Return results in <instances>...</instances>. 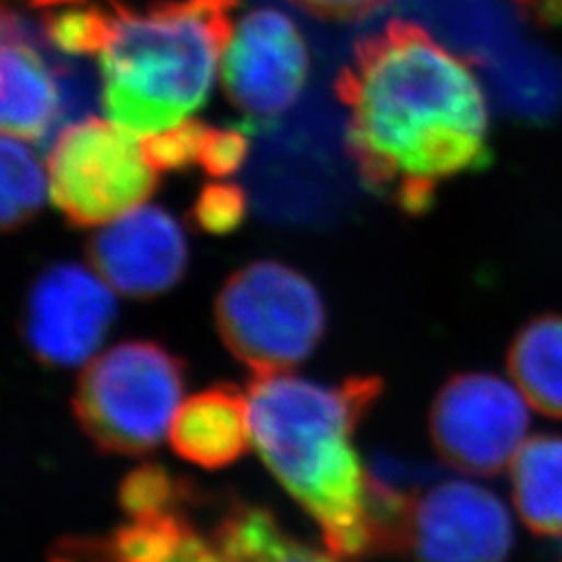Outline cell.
<instances>
[{"mask_svg": "<svg viewBox=\"0 0 562 562\" xmlns=\"http://www.w3.org/2000/svg\"><path fill=\"white\" fill-rule=\"evenodd\" d=\"M382 387L380 378L325 387L288 373L255 378L248 385L257 452L322 527L336 559L371 552L367 469L352 448V434Z\"/></svg>", "mask_w": 562, "mask_h": 562, "instance_id": "cell-2", "label": "cell"}, {"mask_svg": "<svg viewBox=\"0 0 562 562\" xmlns=\"http://www.w3.org/2000/svg\"><path fill=\"white\" fill-rule=\"evenodd\" d=\"M206 132L209 127L201 121L186 120L159 134L146 136L142 140L144 159L159 173L199 162Z\"/></svg>", "mask_w": 562, "mask_h": 562, "instance_id": "cell-20", "label": "cell"}, {"mask_svg": "<svg viewBox=\"0 0 562 562\" xmlns=\"http://www.w3.org/2000/svg\"><path fill=\"white\" fill-rule=\"evenodd\" d=\"M513 503L529 531L562 540V436H533L510 464Z\"/></svg>", "mask_w": 562, "mask_h": 562, "instance_id": "cell-14", "label": "cell"}, {"mask_svg": "<svg viewBox=\"0 0 562 562\" xmlns=\"http://www.w3.org/2000/svg\"><path fill=\"white\" fill-rule=\"evenodd\" d=\"M113 288L80 265H55L34 281L23 308L21 334L38 361L78 367L99 350L117 304Z\"/></svg>", "mask_w": 562, "mask_h": 562, "instance_id": "cell-9", "label": "cell"}, {"mask_svg": "<svg viewBox=\"0 0 562 562\" xmlns=\"http://www.w3.org/2000/svg\"><path fill=\"white\" fill-rule=\"evenodd\" d=\"M86 257L117 294L155 299L181 280L188 244L169 213L138 206L99 229L86 246Z\"/></svg>", "mask_w": 562, "mask_h": 562, "instance_id": "cell-10", "label": "cell"}, {"mask_svg": "<svg viewBox=\"0 0 562 562\" xmlns=\"http://www.w3.org/2000/svg\"><path fill=\"white\" fill-rule=\"evenodd\" d=\"M508 373L531 408L562 419V313L525 323L508 348Z\"/></svg>", "mask_w": 562, "mask_h": 562, "instance_id": "cell-15", "label": "cell"}, {"mask_svg": "<svg viewBox=\"0 0 562 562\" xmlns=\"http://www.w3.org/2000/svg\"><path fill=\"white\" fill-rule=\"evenodd\" d=\"M69 2H80V0H32L34 7L38 9H53V7H59V4H69Z\"/></svg>", "mask_w": 562, "mask_h": 562, "instance_id": "cell-25", "label": "cell"}, {"mask_svg": "<svg viewBox=\"0 0 562 562\" xmlns=\"http://www.w3.org/2000/svg\"><path fill=\"white\" fill-rule=\"evenodd\" d=\"M190 490L173 480L159 464H142L132 471L120 487L121 508L134 517L181 510Z\"/></svg>", "mask_w": 562, "mask_h": 562, "instance_id": "cell-19", "label": "cell"}, {"mask_svg": "<svg viewBox=\"0 0 562 562\" xmlns=\"http://www.w3.org/2000/svg\"><path fill=\"white\" fill-rule=\"evenodd\" d=\"M0 222L4 229H18L41 209L46 194V173L41 159L32 153L25 140L7 134L0 144Z\"/></svg>", "mask_w": 562, "mask_h": 562, "instance_id": "cell-17", "label": "cell"}, {"mask_svg": "<svg viewBox=\"0 0 562 562\" xmlns=\"http://www.w3.org/2000/svg\"><path fill=\"white\" fill-rule=\"evenodd\" d=\"M529 402L521 390L492 373H461L438 392L431 415V440L452 469L492 477L510 469L529 431Z\"/></svg>", "mask_w": 562, "mask_h": 562, "instance_id": "cell-7", "label": "cell"}, {"mask_svg": "<svg viewBox=\"0 0 562 562\" xmlns=\"http://www.w3.org/2000/svg\"><path fill=\"white\" fill-rule=\"evenodd\" d=\"M246 215V194L236 183H209L192 206L194 223L209 234L234 232Z\"/></svg>", "mask_w": 562, "mask_h": 562, "instance_id": "cell-21", "label": "cell"}, {"mask_svg": "<svg viewBox=\"0 0 562 562\" xmlns=\"http://www.w3.org/2000/svg\"><path fill=\"white\" fill-rule=\"evenodd\" d=\"M0 32L2 134L25 142L44 140L65 113L59 74L11 7L2 9Z\"/></svg>", "mask_w": 562, "mask_h": 562, "instance_id": "cell-12", "label": "cell"}, {"mask_svg": "<svg viewBox=\"0 0 562 562\" xmlns=\"http://www.w3.org/2000/svg\"><path fill=\"white\" fill-rule=\"evenodd\" d=\"M209 538L222 562H336L281 531L269 510L248 504H234Z\"/></svg>", "mask_w": 562, "mask_h": 562, "instance_id": "cell-16", "label": "cell"}, {"mask_svg": "<svg viewBox=\"0 0 562 562\" xmlns=\"http://www.w3.org/2000/svg\"><path fill=\"white\" fill-rule=\"evenodd\" d=\"M244 130H211L202 144L201 162L204 171L213 178H229L234 176L246 161L248 155V140L241 134Z\"/></svg>", "mask_w": 562, "mask_h": 562, "instance_id": "cell-22", "label": "cell"}, {"mask_svg": "<svg viewBox=\"0 0 562 562\" xmlns=\"http://www.w3.org/2000/svg\"><path fill=\"white\" fill-rule=\"evenodd\" d=\"M109 7L113 34L99 55L106 117L138 138L190 120L211 94L238 0Z\"/></svg>", "mask_w": 562, "mask_h": 562, "instance_id": "cell-3", "label": "cell"}, {"mask_svg": "<svg viewBox=\"0 0 562 562\" xmlns=\"http://www.w3.org/2000/svg\"><path fill=\"white\" fill-rule=\"evenodd\" d=\"M525 15H531V20L543 27L562 25V0H531Z\"/></svg>", "mask_w": 562, "mask_h": 562, "instance_id": "cell-24", "label": "cell"}, {"mask_svg": "<svg viewBox=\"0 0 562 562\" xmlns=\"http://www.w3.org/2000/svg\"><path fill=\"white\" fill-rule=\"evenodd\" d=\"M183 396V362L155 341H123L81 371L74 413L106 454L140 457L167 436Z\"/></svg>", "mask_w": 562, "mask_h": 562, "instance_id": "cell-4", "label": "cell"}, {"mask_svg": "<svg viewBox=\"0 0 562 562\" xmlns=\"http://www.w3.org/2000/svg\"><path fill=\"white\" fill-rule=\"evenodd\" d=\"M304 11L331 21H359L373 15L392 0H292Z\"/></svg>", "mask_w": 562, "mask_h": 562, "instance_id": "cell-23", "label": "cell"}, {"mask_svg": "<svg viewBox=\"0 0 562 562\" xmlns=\"http://www.w3.org/2000/svg\"><path fill=\"white\" fill-rule=\"evenodd\" d=\"M215 319L227 350L255 378H267L308 359L322 340L325 308L302 273L278 261H257L223 283Z\"/></svg>", "mask_w": 562, "mask_h": 562, "instance_id": "cell-5", "label": "cell"}, {"mask_svg": "<svg viewBox=\"0 0 562 562\" xmlns=\"http://www.w3.org/2000/svg\"><path fill=\"white\" fill-rule=\"evenodd\" d=\"M42 23L48 44L71 57H99L113 34V13L109 4L48 13Z\"/></svg>", "mask_w": 562, "mask_h": 562, "instance_id": "cell-18", "label": "cell"}, {"mask_svg": "<svg viewBox=\"0 0 562 562\" xmlns=\"http://www.w3.org/2000/svg\"><path fill=\"white\" fill-rule=\"evenodd\" d=\"M113 121L86 117L65 125L48 153V192L74 225H106L138 209L157 188L159 171L142 144Z\"/></svg>", "mask_w": 562, "mask_h": 562, "instance_id": "cell-6", "label": "cell"}, {"mask_svg": "<svg viewBox=\"0 0 562 562\" xmlns=\"http://www.w3.org/2000/svg\"><path fill=\"white\" fill-rule=\"evenodd\" d=\"M510 548L513 521L506 506L477 483L443 482L417 503V562H504Z\"/></svg>", "mask_w": 562, "mask_h": 562, "instance_id": "cell-11", "label": "cell"}, {"mask_svg": "<svg viewBox=\"0 0 562 562\" xmlns=\"http://www.w3.org/2000/svg\"><path fill=\"white\" fill-rule=\"evenodd\" d=\"M169 442L181 459L204 469L238 461L252 443L248 394L215 385L183 401L169 427Z\"/></svg>", "mask_w": 562, "mask_h": 562, "instance_id": "cell-13", "label": "cell"}, {"mask_svg": "<svg viewBox=\"0 0 562 562\" xmlns=\"http://www.w3.org/2000/svg\"><path fill=\"white\" fill-rule=\"evenodd\" d=\"M308 80V48L296 23L278 9H252L234 27L222 59V83L240 111L244 132L281 117Z\"/></svg>", "mask_w": 562, "mask_h": 562, "instance_id": "cell-8", "label": "cell"}, {"mask_svg": "<svg viewBox=\"0 0 562 562\" xmlns=\"http://www.w3.org/2000/svg\"><path fill=\"white\" fill-rule=\"evenodd\" d=\"M336 94L362 183L404 213L422 215L440 181L492 162L482 83L417 23L390 21L362 38Z\"/></svg>", "mask_w": 562, "mask_h": 562, "instance_id": "cell-1", "label": "cell"}]
</instances>
